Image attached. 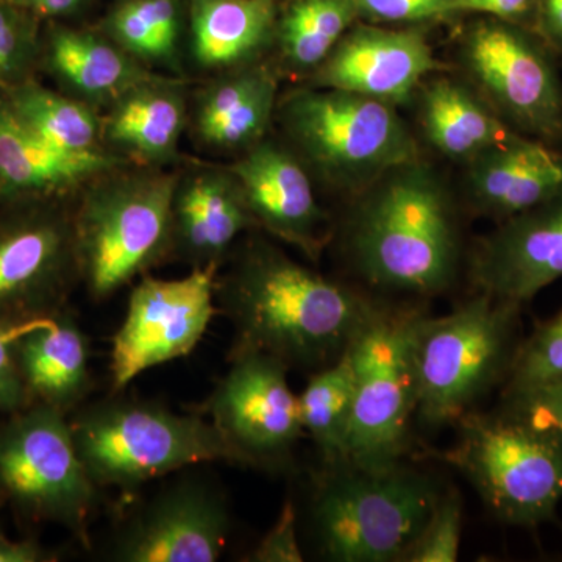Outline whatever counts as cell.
<instances>
[{"instance_id":"obj_1","label":"cell","mask_w":562,"mask_h":562,"mask_svg":"<svg viewBox=\"0 0 562 562\" xmlns=\"http://www.w3.org/2000/svg\"><path fill=\"white\" fill-rule=\"evenodd\" d=\"M216 297L235 331L228 355L260 351L312 372L338 360L379 305L265 244L246 251Z\"/></svg>"},{"instance_id":"obj_2","label":"cell","mask_w":562,"mask_h":562,"mask_svg":"<svg viewBox=\"0 0 562 562\" xmlns=\"http://www.w3.org/2000/svg\"><path fill=\"white\" fill-rule=\"evenodd\" d=\"M349 244L358 271L380 290L441 294L460 265L452 202L419 160L391 169L366 190Z\"/></svg>"},{"instance_id":"obj_3","label":"cell","mask_w":562,"mask_h":562,"mask_svg":"<svg viewBox=\"0 0 562 562\" xmlns=\"http://www.w3.org/2000/svg\"><path fill=\"white\" fill-rule=\"evenodd\" d=\"M438 480L402 461L380 468L322 464L312 501L322 557L335 562H402L430 520Z\"/></svg>"},{"instance_id":"obj_4","label":"cell","mask_w":562,"mask_h":562,"mask_svg":"<svg viewBox=\"0 0 562 562\" xmlns=\"http://www.w3.org/2000/svg\"><path fill=\"white\" fill-rule=\"evenodd\" d=\"M74 443L99 490H136L190 465L235 454L203 414H177L154 403L110 398L69 419Z\"/></svg>"},{"instance_id":"obj_5","label":"cell","mask_w":562,"mask_h":562,"mask_svg":"<svg viewBox=\"0 0 562 562\" xmlns=\"http://www.w3.org/2000/svg\"><path fill=\"white\" fill-rule=\"evenodd\" d=\"M522 306L475 292L446 316H422L416 331L417 417L457 425L503 383L516 351Z\"/></svg>"},{"instance_id":"obj_6","label":"cell","mask_w":562,"mask_h":562,"mask_svg":"<svg viewBox=\"0 0 562 562\" xmlns=\"http://www.w3.org/2000/svg\"><path fill=\"white\" fill-rule=\"evenodd\" d=\"M452 449L436 458L453 465L495 519L532 528L562 502V439L512 409L472 412L457 422Z\"/></svg>"},{"instance_id":"obj_7","label":"cell","mask_w":562,"mask_h":562,"mask_svg":"<svg viewBox=\"0 0 562 562\" xmlns=\"http://www.w3.org/2000/svg\"><path fill=\"white\" fill-rule=\"evenodd\" d=\"M99 494L77 452L68 414L31 405L0 420V506L24 522L60 525L90 547Z\"/></svg>"},{"instance_id":"obj_8","label":"cell","mask_w":562,"mask_h":562,"mask_svg":"<svg viewBox=\"0 0 562 562\" xmlns=\"http://www.w3.org/2000/svg\"><path fill=\"white\" fill-rule=\"evenodd\" d=\"M416 308L376 305L355 335V398L347 461L380 468L402 461L417 416Z\"/></svg>"},{"instance_id":"obj_9","label":"cell","mask_w":562,"mask_h":562,"mask_svg":"<svg viewBox=\"0 0 562 562\" xmlns=\"http://www.w3.org/2000/svg\"><path fill=\"white\" fill-rule=\"evenodd\" d=\"M288 124L333 183L366 191L391 169L419 160L416 140L392 103L331 90L292 99Z\"/></svg>"},{"instance_id":"obj_10","label":"cell","mask_w":562,"mask_h":562,"mask_svg":"<svg viewBox=\"0 0 562 562\" xmlns=\"http://www.w3.org/2000/svg\"><path fill=\"white\" fill-rule=\"evenodd\" d=\"M552 49L531 29L482 16L461 40V60L480 98L513 132L562 143V83Z\"/></svg>"},{"instance_id":"obj_11","label":"cell","mask_w":562,"mask_h":562,"mask_svg":"<svg viewBox=\"0 0 562 562\" xmlns=\"http://www.w3.org/2000/svg\"><path fill=\"white\" fill-rule=\"evenodd\" d=\"M173 181H128L99 192L72 222L80 276L95 301L161 257L172 238Z\"/></svg>"},{"instance_id":"obj_12","label":"cell","mask_w":562,"mask_h":562,"mask_svg":"<svg viewBox=\"0 0 562 562\" xmlns=\"http://www.w3.org/2000/svg\"><path fill=\"white\" fill-rule=\"evenodd\" d=\"M50 198L5 201L0 216V324L47 319L66 310L80 273L72 222Z\"/></svg>"},{"instance_id":"obj_13","label":"cell","mask_w":562,"mask_h":562,"mask_svg":"<svg viewBox=\"0 0 562 562\" xmlns=\"http://www.w3.org/2000/svg\"><path fill=\"white\" fill-rule=\"evenodd\" d=\"M228 361L231 369L202 405L203 416L231 447L236 464H283L305 435L290 369L260 351L228 355Z\"/></svg>"},{"instance_id":"obj_14","label":"cell","mask_w":562,"mask_h":562,"mask_svg":"<svg viewBox=\"0 0 562 562\" xmlns=\"http://www.w3.org/2000/svg\"><path fill=\"white\" fill-rule=\"evenodd\" d=\"M214 299V266L195 268L183 279L140 281L113 338V392L124 391L140 373L190 355L217 314Z\"/></svg>"},{"instance_id":"obj_15","label":"cell","mask_w":562,"mask_h":562,"mask_svg":"<svg viewBox=\"0 0 562 562\" xmlns=\"http://www.w3.org/2000/svg\"><path fill=\"white\" fill-rule=\"evenodd\" d=\"M231 535L220 491L202 480L169 484L117 531L110 558L121 562H214Z\"/></svg>"},{"instance_id":"obj_16","label":"cell","mask_w":562,"mask_h":562,"mask_svg":"<svg viewBox=\"0 0 562 562\" xmlns=\"http://www.w3.org/2000/svg\"><path fill=\"white\" fill-rule=\"evenodd\" d=\"M562 279V194L498 222L471 258L475 292L524 306Z\"/></svg>"},{"instance_id":"obj_17","label":"cell","mask_w":562,"mask_h":562,"mask_svg":"<svg viewBox=\"0 0 562 562\" xmlns=\"http://www.w3.org/2000/svg\"><path fill=\"white\" fill-rule=\"evenodd\" d=\"M436 68L430 44L420 31L357 22L328 55L317 80L324 88L394 105L406 101Z\"/></svg>"},{"instance_id":"obj_18","label":"cell","mask_w":562,"mask_h":562,"mask_svg":"<svg viewBox=\"0 0 562 562\" xmlns=\"http://www.w3.org/2000/svg\"><path fill=\"white\" fill-rule=\"evenodd\" d=\"M472 209L505 221L562 194V154L541 140L514 135L469 161Z\"/></svg>"},{"instance_id":"obj_19","label":"cell","mask_w":562,"mask_h":562,"mask_svg":"<svg viewBox=\"0 0 562 562\" xmlns=\"http://www.w3.org/2000/svg\"><path fill=\"white\" fill-rule=\"evenodd\" d=\"M235 171L251 217L316 258L325 241V214L301 165L277 147L260 146L239 161Z\"/></svg>"},{"instance_id":"obj_20","label":"cell","mask_w":562,"mask_h":562,"mask_svg":"<svg viewBox=\"0 0 562 562\" xmlns=\"http://www.w3.org/2000/svg\"><path fill=\"white\" fill-rule=\"evenodd\" d=\"M14 357L31 405L69 414L92 390L88 341L68 310L33 322L14 344Z\"/></svg>"},{"instance_id":"obj_21","label":"cell","mask_w":562,"mask_h":562,"mask_svg":"<svg viewBox=\"0 0 562 562\" xmlns=\"http://www.w3.org/2000/svg\"><path fill=\"white\" fill-rule=\"evenodd\" d=\"M109 161L94 151L57 149L20 120L0 90V190L5 201L57 198Z\"/></svg>"},{"instance_id":"obj_22","label":"cell","mask_w":562,"mask_h":562,"mask_svg":"<svg viewBox=\"0 0 562 562\" xmlns=\"http://www.w3.org/2000/svg\"><path fill=\"white\" fill-rule=\"evenodd\" d=\"M425 135L446 157L471 161L495 144L512 138L513 132L480 95L458 81H431L422 94Z\"/></svg>"},{"instance_id":"obj_23","label":"cell","mask_w":562,"mask_h":562,"mask_svg":"<svg viewBox=\"0 0 562 562\" xmlns=\"http://www.w3.org/2000/svg\"><path fill=\"white\" fill-rule=\"evenodd\" d=\"M279 10V0H188L199 60L227 65L260 49L276 32Z\"/></svg>"},{"instance_id":"obj_24","label":"cell","mask_w":562,"mask_h":562,"mask_svg":"<svg viewBox=\"0 0 562 562\" xmlns=\"http://www.w3.org/2000/svg\"><path fill=\"white\" fill-rule=\"evenodd\" d=\"M254 220L243 195L224 181L202 180L181 194L172 213V233L195 261L220 258Z\"/></svg>"},{"instance_id":"obj_25","label":"cell","mask_w":562,"mask_h":562,"mask_svg":"<svg viewBox=\"0 0 562 562\" xmlns=\"http://www.w3.org/2000/svg\"><path fill=\"white\" fill-rule=\"evenodd\" d=\"M353 398V362L347 347L333 364L313 372L299 394L303 431L313 439L322 464L347 461Z\"/></svg>"},{"instance_id":"obj_26","label":"cell","mask_w":562,"mask_h":562,"mask_svg":"<svg viewBox=\"0 0 562 562\" xmlns=\"http://www.w3.org/2000/svg\"><path fill=\"white\" fill-rule=\"evenodd\" d=\"M41 55L60 79L88 92H105L120 87L131 68L114 47L91 33L74 31L58 21L44 22Z\"/></svg>"},{"instance_id":"obj_27","label":"cell","mask_w":562,"mask_h":562,"mask_svg":"<svg viewBox=\"0 0 562 562\" xmlns=\"http://www.w3.org/2000/svg\"><path fill=\"white\" fill-rule=\"evenodd\" d=\"M358 21L355 0H283L276 32L292 65L313 68L327 60Z\"/></svg>"},{"instance_id":"obj_28","label":"cell","mask_w":562,"mask_h":562,"mask_svg":"<svg viewBox=\"0 0 562 562\" xmlns=\"http://www.w3.org/2000/svg\"><path fill=\"white\" fill-rule=\"evenodd\" d=\"M276 87L265 74H249L211 92L201 113V131L217 146H241L265 132Z\"/></svg>"},{"instance_id":"obj_29","label":"cell","mask_w":562,"mask_h":562,"mask_svg":"<svg viewBox=\"0 0 562 562\" xmlns=\"http://www.w3.org/2000/svg\"><path fill=\"white\" fill-rule=\"evenodd\" d=\"M3 92L14 114L40 138L61 150L92 151L94 120L79 103L46 90L33 79Z\"/></svg>"},{"instance_id":"obj_30","label":"cell","mask_w":562,"mask_h":562,"mask_svg":"<svg viewBox=\"0 0 562 562\" xmlns=\"http://www.w3.org/2000/svg\"><path fill=\"white\" fill-rule=\"evenodd\" d=\"M188 0H117L109 27L127 49L161 57L176 46Z\"/></svg>"},{"instance_id":"obj_31","label":"cell","mask_w":562,"mask_h":562,"mask_svg":"<svg viewBox=\"0 0 562 562\" xmlns=\"http://www.w3.org/2000/svg\"><path fill=\"white\" fill-rule=\"evenodd\" d=\"M181 106L168 94H140L114 113L110 133L114 139L146 154H162L179 136Z\"/></svg>"},{"instance_id":"obj_32","label":"cell","mask_w":562,"mask_h":562,"mask_svg":"<svg viewBox=\"0 0 562 562\" xmlns=\"http://www.w3.org/2000/svg\"><path fill=\"white\" fill-rule=\"evenodd\" d=\"M562 382V310L517 346L503 380V401Z\"/></svg>"},{"instance_id":"obj_33","label":"cell","mask_w":562,"mask_h":562,"mask_svg":"<svg viewBox=\"0 0 562 562\" xmlns=\"http://www.w3.org/2000/svg\"><path fill=\"white\" fill-rule=\"evenodd\" d=\"M41 25L32 11L14 0H0V90L32 79L41 55Z\"/></svg>"},{"instance_id":"obj_34","label":"cell","mask_w":562,"mask_h":562,"mask_svg":"<svg viewBox=\"0 0 562 562\" xmlns=\"http://www.w3.org/2000/svg\"><path fill=\"white\" fill-rule=\"evenodd\" d=\"M461 535V495L457 490L442 491L430 520L402 562H454L460 557Z\"/></svg>"},{"instance_id":"obj_35","label":"cell","mask_w":562,"mask_h":562,"mask_svg":"<svg viewBox=\"0 0 562 562\" xmlns=\"http://www.w3.org/2000/svg\"><path fill=\"white\" fill-rule=\"evenodd\" d=\"M369 24H420L457 14L454 0H355Z\"/></svg>"},{"instance_id":"obj_36","label":"cell","mask_w":562,"mask_h":562,"mask_svg":"<svg viewBox=\"0 0 562 562\" xmlns=\"http://www.w3.org/2000/svg\"><path fill=\"white\" fill-rule=\"evenodd\" d=\"M33 322L0 324V420L31 406L20 369H18L16 357H14V344Z\"/></svg>"},{"instance_id":"obj_37","label":"cell","mask_w":562,"mask_h":562,"mask_svg":"<svg viewBox=\"0 0 562 562\" xmlns=\"http://www.w3.org/2000/svg\"><path fill=\"white\" fill-rule=\"evenodd\" d=\"M503 408L512 409L562 439V382L508 398Z\"/></svg>"},{"instance_id":"obj_38","label":"cell","mask_w":562,"mask_h":562,"mask_svg":"<svg viewBox=\"0 0 562 562\" xmlns=\"http://www.w3.org/2000/svg\"><path fill=\"white\" fill-rule=\"evenodd\" d=\"M249 561L302 562L303 553L297 536V514L291 501L284 502L277 522L258 543Z\"/></svg>"},{"instance_id":"obj_39","label":"cell","mask_w":562,"mask_h":562,"mask_svg":"<svg viewBox=\"0 0 562 562\" xmlns=\"http://www.w3.org/2000/svg\"><path fill=\"white\" fill-rule=\"evenodd\" d=\"M454 11L513 22L536 32L538 0H454Z\"/></svg>"},{"instance_id":"obj_40","label":"cell","mask_w":562,"mask_h":562,"mask_svg":"<svg viewBox=\"0 0 562 562\" xmlns=\"http://www.w3.org/2000/svg\"><path fill=\"white\" fill-rule=\"evenodd\" d=\"M55 554L35 538L11 539L0 530V562H49Z\"/></svg>"},{"instance_id":"obj_41","label":"cell","mask_w":562,"mask_h":562,"mask_svg":"<svg viewBox=\"0 0 562 562\" xmlns=\"http://www.w3.org/2000/svg\"><path fill=\"white\" fill-rule=\"evenodd\" d=\"M536 33L552 52L562 54V0H538Z\"/></svg>"},{"instance_id":"obj_42","label":"cell","mask_w":562,"mask_h":562,"mask_svg":"<svg viewBox=\"0 0 562 562\" xmlns=\"http://www.w3.org/2000/svg\"><path fill=\"white\" fill-rule=\"evenodd\" d=\"M43 22L60 21L76 13L87 0H14Z\"/></svg>"},{"instance_id":"obj_43","label":"cell","mask_w":562,"mask_h":562,"mask_svg":"<svg viewBox=\"0 0 562 562\" xmlns=\"http://www.w3.org/2000/svg\"><path fill=\"white\" fill-rule=\"evenodd\" d=\"M3 206H5V195H3L2 190H0V216H2Z\"/></svg>"},{"instance_id":"obj_44","label":"cell","mask_w":562,"mask_h":562,"mask_svg":"<svg viewBox=\"0 0 562 562\" xmlns=\"http://www.w3.org/2000/svg\"><path fill=\"white\" fill-rule=\"evenodd\" d=\"M279 2H283V0H279Z\"/></svg>"}]
</instances>
